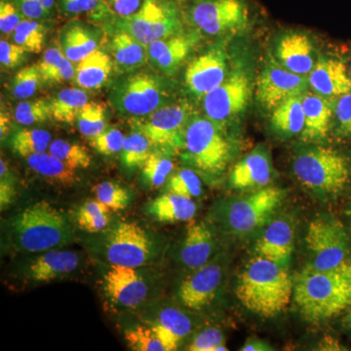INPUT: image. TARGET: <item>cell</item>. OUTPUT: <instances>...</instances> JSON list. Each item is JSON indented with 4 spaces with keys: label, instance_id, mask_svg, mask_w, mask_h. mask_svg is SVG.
Returning <instances> with one entry per match:
<instances>
[{
    "label": "cell",
    "instance_id": "1",
    "mask_svg": "<svg viewBox=\"0 0 351 351\" xmlns=\"http://www.w3.org/2000/svg\"><path fill=\"white\" fill-rule=\"evenodd\" d=\"M294 299L307 321L331 319L351 304V261L330 269L307 265L294 279Z\"/></svg>",
    "mask_w": 351,
    "mask_h": 351
},
{
    "label": "cell",
    "instance_id": "2",
    "mask_svg": "<svg viewBox=\"0 0 351 351\" xmlns=\"http://www.w3.org/2000/svg\"><path fill=\"white\" fill-rule=\"evenodd\" d=\"M237 295L248 311L271 318L288 308L294 295V280L286 267L257 256L240 274Z\"/></svg>",
    "mask_w": 351,
    "mask_h": 351
},
{
    "label": "cell",
    "instance_id": "3",
    "mask_svg": "<svg viewBox=\"0 0 351 351\" xmlns=\"http://www.w3.org/2000/svg\"><path fill=\"white\" fill-rule=\"evenodd\" d=\"M10 235L18 250L43 253L71 243V226L63 213L45 200L21 211L10 221Z\"/></svg>",
    "mask_w": 351,
    "mask_h": 351
},
{
    "label": "cell",
    "instance_id": "4",
    "mask_svg": "<svg viewBox=\"0 0 351 351\" xmlns=\"http://www.w3.org/2000/svg\"><path fill=\"white\" fill-rule=\"evenodd\" d=\"M92 240V251L110 265L144 267L158 256L154 235L136 223L121 221Z\"/></svg>",
    "mask_w": 351,
    "mask_h": 351
},
{
    "label": "cell",
    "instance_id": "5",
    "mask_svg": "<svg viewBox=\"0 0 351 351\" xmlns=\"http://www.w3.org/2000/svg\"><path fill=\"white\" fill-rule=\"evenodd\" d=\"M170 90L163 76L145 71L129 73L113 83L110 101L120 114L143 117L167 105Z\"/></svg>",
    "mask_w": 351,
    "mask_h": 351
},
{
    "label": "cell",
    "instance_id": "6",
    "mask_svg": "<svg viewBox=\"0 0 351 351\" xmlns=\"http://www.w3.org/2000/svg\"><path fill=\"white\" fill-rule=\"evenodd\" d=\"M283 199L282 189L265 186L221 203L214 216L228 232L237 235L249 234L271 219Z\"/></svg>",
    "mask_w": 351,
    "mask_h": 351
},
{
    "label": "cell",
    "instance_id": "7",
    "mask_svg": "<svg viewBox=\"0 0 351 351\" xmlns=\"http://www.w3.org/2000/svg\"><path fill=\"white\" fill-rule=\"evenodd\" d=\"M293 169L304 188L323 195L341 193L350 179L346 159L331 149L317 145L302 149L295 156Z\"/></svg>",
    "mask_w": 351,
    "mask_h": 351
},
{
    "label": "cell",
    "instance_id": "8",
    "mask_svg": "<svg viewBox=\"0 0 351 351\" xmlns=\"http://www.w3.org/2000/svg\"><path fill=\"white\" fill-rule=\"evenodd\" d=\"M184 159L210 175L223 172L232 156V147L211 119L191 117L184 133Z\"/></svg>",
    "mask_w": 351,
    "mask_h": 351
},
{
    "label": "cell",
    "instance_id": "9",
    "mask_svg": "<svg viewBox=\"0 0 351 351\" xmlns=\"http://www.w3.org/2000/svg\"><path fill=\"white\" fill-rule=\"evenodd\" d=\"M182 14L176 0H145L133 15L115 18L113 31L128 32L145 46L182 32Z\"/></svg>",
    "mask_w": 351,
    "mask_h": 351
},
{
    "label": "cell",
    "instance_id": "10",
    "mask_svg": "<svg viewBox=\"0 0 351 351\" xmlns=\"http://www.w3.org/2000/svg\"><path fill=\"white\" fill-rule=\"evenodd\" d=\"M186 18L198 31L223 36L247 27L249 9L243 0H193Z\"/></svg>",
    "mask_w": 351,
    "mask_h": 351
},
{
    "label": "cell",
    "instance_id": "11",
    "mask_svg": "<svg viewBox=\"0 0 351 351\" xmlns=\"http://www.w3.org/2000/svg\"><path fill=\"white\" fill-rule=\"evenodd\" d=\"M191 117L188 105L174 104L134 120V126L149 138L152 145L168 154L184 149V133Z\"/></svg>",
    "mask_w": 351,
    "mask_h": 351
},
{
    "label": "cell",
    "instance_id": "12",
    "mask_svg": "<svg viewBox=\"0 0 351 351\" xmlns=\"http://www.w3.org/2000/svg\"><path fill=\"white\" fill-rule=\"evenodd\" d=\"M306 241L313 258L309 265L314 269H334L348 261V237L343 226L337 219H314L308 226Z\"/></svg>",
    "mask_w": 351,
    "mask_h": 351
},
{
    "label": "cell",
    "instance_id": "13",
    "mask_svg": "<svg viewBox=\"0 0 351 351\" xmlns=\"http://www.w3.org/2000/svg\"><path fill=\"white\" fill-rule=\"evenodd\" d=\"M251 95L252 83L248 73L237 69L203 98V107L208 119L217 124L225 123L244 112Z\"/></svg>",
    "mask_w": 351,
    "mask_h": 351
},
{
    "label": "cell",
    "instance_id": "14",
    "mask_svg": "<svg viewBox=\"0 0 351 351\" xmlns=\"http://www.w3.org/2000/svg\"><path fill=\"white\" fill-rule=\"evenodd\" d=\"M308 85L306 75H297L271 62L258 76L256 96L263 108L272 110L287 99L306 93Z\"/></svg>",
    "mask_w": 351,
    "mask_h": 351
},
{
    "label": "cell",
    "instance_id": "15",
    "mask_svg": "<svg viewBox=\"0 0 351 351\" xmlns=\"http://www.w3.org/2000/svg\"><path fill=\"white\" fill-rule=\"evenodd\" d=\"M228 73V54L225 48L215 46L189 64L184 82L191 94L197 98H204L225 82Z\"/></svg>",
    "mask_w": 351,
    "mask_h": 351
},
{
    "label": "cell",
    "instance_id": "16",
    "mask_svg": "<svg viewBox=\"0 0 351 351\" xmlns=\"http://www.w3.org/2000/svg\"><path fill=\"white\" fill-rule=\"evenodd\" d=\"M104 288L108 299L123 308H134L149 295V283L135 267L110 265L104 276Z\"/></svg>",
    "mask_w": 351,
    "mask_h": 351
},
{
    "label": "cell",
    "instance_id": "17",
    "mask_svg": "<svg viewBox=\"0 0 351 351\" xmlns=\"http://www.w3.org/2000/svg\"><path fill=\"white\" fill-rule=\"evenodd\" d=\"M223 280V267L219 263L209 262L182 281L178 297L184 306L199 311L211 304Z\"/></svg>",
    "mask_w": 351,
    "mask_h": 351
},
{
    "label": "cell",
    "instance_id": "18",
    "mask_svg": "<svg viewBox=\"0 0 351 351\" xmlns=\"http://www.w3.org/2000/svg\"><path fill=\"white\" fill-rule=\"evenodd\" d=\"M197 39L195 34H182L158 39L147 46V60L161 73L174 75L181 68Z\"/></svg>",
    "mask_w": 351,
    "mask_h": 351
},
{
    "label": "cell",
    "instance_id": "19",
    "mask_svg": "<svg viewBox=\"0 0 351 351\" xmlns=\"http://www.w3.org/2000/svg\"><path fill=\"white\" fill-rule=\"evenodd\" d=\"M272 179V164L269 152L265 147H258L250 154L235 164L230 182L237 189L265 188Z\"/></svg>",
    "mask_w": 351,
    "mask_h": 351
},
{
    "label": "cell",
    "instance_id": "20",
    "mask_svg": "<svg viewBox=\"0 0 351 351\" xmlns=\"http://www.w3.org/2000/svg\"><path fill=\"white\" fill-rule=\"evenodd\" d=\"M101 39V32L98 27L73 20L64 25L60 32V49L73 64H77L98 49Z\"/></svg>",
    "mask_w": 351,
    "mask_h": 351
},
{
    "label": "cell",
    "instance_id": "21",
    "mask_svg": "<svg viewBox=\"0 0 351 351\" xmlns=\"http://www.w3.org/2000/svg\"><path fill=\"white\" fill-rule=\"evenodd\" d=\"M294 239V228L287 219H274L258 240L256 252L258 256L286 267L292 256Z\"/></svg>",
    "mask_w": 351,
    "mask_h": 351
},
{
    "label": "cell",
    "instance_id": "22",
    "mask_svg": "<svg viewBox=\"0 0 351 351\" xmlns=\"http://www.w3.org/2000/svg\"><path fill=\"white\" fill-rule=\"evenodd\" d=\"M308 83L316 94L341 97L351 92V77L345 64L336 59L321 58L309 73Z\"/></svg>",
    "mask_w": 351,
    "mask_h": 351
},
{
    "label": "cell",
    "instance_id": "23",
    "mask_svg": "<svg viewBox=\"0 0 351 351\" xmlns=\"http://www.w3.org/2000/svg\"><path fill=\"white\" fill-rule=\"evenodd\" d=\"M276 57L281 66L300 75L311 73L316 64L311 39L298 32L285 34L279 39Z\"/></svg>",
    "mask_w": 351,
    "mask_h": 351
},
{
    "label": "cell",
    "instance_id": "24",
    "mask_svg": "<svg viewBox=\"0 0 351 351\" xmlns=\"http://www.w3.org/2000/svg\"><path fill=\"white\" fill-rule=\"evenodd\" d=\"M80 263L75 252L53 249L34 258L29 263L27 274L36 282H50L75 271Z\"/></svg>",
    "mask_w": 351,
    "mask_h": 351
},
{
    "label": "cell",
    "instance_id": "25",
    "mask_svg": "<svg viewBox=\"0 0 351 351\" xmlns=\"http://www.w3.org/2000/svg\"><path fill=\"white\" fill-rule=\"evenodd\" d=\"M304 126L301 135L306 142H318L327 137L332 117V107L326 97L306 93L302 97Z\"/></svg>",
    "mask_w": 351,
    "mask_h": 351
},
{
    "label": "cell",
    "instance_id": "26",
    "mask_svg": "<svg viewBox=\"0 0 351 351\" xmlns=\"http://www.w3.org/2000/svg\"><path fill=\"white\" fill-rule=\"evenodd\" d=\"M214 246L213 234L207 225L191 223L180 252L182 265L193 270L199 269L211 260Z\"/></svg>",
    "mask_w": 351,
    "mask_h": 351
},
{
    "label": "cell",
    "instance_id": "27",
    "mask_svg": "<svg viewBox=\"0 0 351 351\" xmlns=\"http://www.w3.org/2000/svg\"><path fill=\"white\" fill-rule=\"evenodd\" d=\"M110 40V50L117 71L130 73L144 66L147 60V46L138 41L128 32L113 31Z\"/></svg>",
    "mask_w": 351,
    "mask_h": 351
},
{
    "label": "cell",
    "instance_id": "28",
    "mask_svg": "<svg viewBox=\"0 0 351 351\" xmlns=\"http://www.w3.org/2000/svg\"><path fill=\"white\" fill-rule=\"evenodd\" d=\"M147 212L160 223L189 221L195 218L196 204L191 198L168 191L152 201L147 206Z\"/></svg>",
    "mask_w": 351,
    "mask_h": 351
},
{
    "label": "cell",
    "instance_id": "29",
    "mask_svg": "<svg viewBox=\"0 0 351 351\" xmlns=\"http://www.w3.org/2000/svg\"><path fill=\"white\" fill-rule=\"evenodd\" d=\"M152 327L162 339L166 351H172L177 350L182 339L191 334L193 321L181 309L169 306L159 313Z\"/></svg>",
    "mask_w": 351,
    "mask_h": 351
},
{
    "label": "cell",
    "instance_id": "30",
    "mask_svg": "<svg viewBox=\"0 0 351 351\" xmlns=\"http://www.w3.org/2000/svg\"><path fill=\"white\" fill-rule=\"evenodd\" d=\"M113 68L112 58L105 51L95 50L75 68V82L82 89L97 90L105 85Z\"/></svg>",
    "mask_w": 351,
    "mask_h": 351
},
{
    "label": "cell",
    "instance_id": "31",
    "mask_svg": "<svg viewBox=\"0 0 351 351\" xmlns=\"http://www.w3.org/2000/svg\"><path fill=\"white\" fill-rule=\"evenodd\" d=\"M302 97L304 95L289 98L272 110L270 122L272 128L277 133L285 137H292L301 134L304 130V112Z\"/></svg>",
    "mask_w": 351,
    "mask_h": 351
},
{
    "label": "cell",
    "instance_id": "32",
    "mask_svg": "<svg viewBox=\"0 0 351 351\" xmlns=\"http://www.w3.org/2000/svg\"><path fill=\"white\" fill-rule=\"evenodd\" d=\"M27 162L34 172L48 181L64 186H73L77 182L76 170L69 167L50 152H41L27 157Z\"/></svg>",
    "mask_w": 351,
    "mask_h": 351
},
{
    "label": "cell",
    "instance_id": "33",
    "mask_svg": "<svg viewBox=\"0 0 351 351\" xmlns=\"http://www.w3.org/2000/svg\"><path fill=\"white\" fill-rule=\"evenodd\" d=\"M73 62L64 56L60 48L46 50L38 66L43 82L62 83L75 80V68Z\"/></svg>",
    "mask_w": 351,
    "mask_h": 351
},
{
    "label": "cell",
    "instance_id": "34",
    "mask_svg": "<svg viewBox=\"0 0 351 351\" xmlns=\"http://www.w3.org/2000/svg\"><path fill=\"white\" fill-rule=\"evenodd\" d=\"M87 103L88 96L84 89L68 88L60 91L51 100V114L57 121L73 124Z\"/></svg>",
    "mask_w": 351,
    "mask_h": 351
},
{
    "label": "cell",
    "instance_id": "35",
    "mask_svg": "<svg viewBox=\"0 0 351 351\" xmlns=\"http://www.w3.org/2000/svg\"><path fill=\"white\" fill-rule=\"evenodd\" d=\"M52 136L41 129H22L11 138V149L18 156L27 157L45 152L49 149Z\"/></svg>",
    "mask_w": 351,
    "mask_h": 351
},
{
    "label": "cell",
    "instance_id": "36",
    "mask_svg": "<svg viewBox=\"0 0 351 351\" xmlns=\"http://www.w3.org/2000/svg\"><path fill=\"white\" fill-rule=\"evenodd\" d=\"M110 210L98 200H90L78 208L76 223L88 233H100L107 230L110 221Z\"/></svg>",
    "mask_w": 351,
    "mask_h": 351
},
{
    "label": "cell",
    "instance_id": "37",
    "mask_svg": "<svg viewBox=\"0 0 351 351\" xmlns=\"http://www.w3.org/2000/svg\"><path fill=\"white\" fill-rule=\"evenodd\" d=\"M15 43L27 52L39 53L43 50L46 38V27L36 19H23L13 32Z\"/></svg>",
    "mask_w": 351,
    "mask_h": 351
},
{
    "label": "cell",
    "instance_id": "38",
    "mask_svg": "<svg viewBox=\"0 0 351 351\" xmlns=\"http://www.w3.org/2000/svg\"><path fill=\"white\" fill-rule=\"evenodd\" d=\"M149 138L140 131L133 132L124 138L121 149L122 163L127 168L142 167L152 154Z\"/></svg>",
    "mask_w": 351,
    "mask_h": 351
},
{
    "label": "cell",
    "instance_id": "39",
    "mask_svg": "<svg viewBox=\"0 0 351 351\" xmlns=\"http://www.w3.org/2000/svg\"><path fill=\"white\" fill-rule=\"evenodd\" d=\"M78 129L86 138H94L107 129L106 107L97 101H88L78 113Z\"/></svg>",
    "mask_w": 351,
    "mask_h": 351
},
{
    "label": "cell",
    "instance_id": "40",
    "mask_svg": "<svg viewBox=\"0 0 351 351\" xmlns=\"http://www.w3.org/2000/svg\"><path fill=\"white\" fill-rule=\"evenodd\" d=\"M173 170L174 163L167 154L163 152H152L142 166L143 179L145 184L151 188H159L166 182Z\"/></svg>",
    "mask_w": 351,
    "mask_h": 351
},
{
    "label": "cell",
    "instance_id": "41",
    "mask_svg": "<svg viewBox=\"0 0 351 351\" xmlns=\"http://www.w3.org/2000/svg\"><path fill=\"white\" fill-rule=\"evenodd\" d=\"M51 154L61 159L63 162L73 169H86L91 164V157L87 149L82 145L71 143L69 141L55 140L51 143L49 149Z\"/></svg>",
    "mask_w": 351,
    "mask_h": 351
},
{
    "label": "cell",
    "instance_id": "42",
    "mask_svg": "<svg viewBox=\"0 0 351 351\" xmlns=\"http://www.w3.org/2000/svg\"><path fill=\"white\" fill-rule=\"evenodd\" d=\"M16 121L22 125H32L46 121L51 114V101L46 99L25 101L20 103L14 112Z\"/></svg>",
    "mask_w": 351,
    "mask_h": 351
},
{
    "label": "cell",
    "instance_id": "43",
    "mask_svg": "<svg viewBox=\"0 0 351 351\" xmlns=\"http://www.w3.org/2000/svg\"><path fill=\"white\" fill-rule=\"evenodd\" d=\"M127 345L135 351H166L162 339L154 327L138 326L125 332Z\"/></svg>",
    "mask_w": 351,
    "mask_h": 351
},
{
    "label": "cell",
    "instance_id": "44",
    "mask_svg": "<svg viewBox=\"0 0 351 351\" xmlns=\"http://www.w3.org/2000/svg\"><path fill=\"white\" fill-rule=\"evenodd\" d=\"M96 199L103 203L110 211L124 210L130 203V195L126 189L113 182H103L93 189Z\"/></svg>",
    "mask_w": 351,
    "mask_h": 351
},
{
    "label": "cell",
    "instance_id": "45",
    "mask_svg": "<svg viewBox=\"0 0 351 351\" xmlns=\"http://www.w3.org/2000/svg\"><path fill=\"white\" fill-rule=\"evenodd\" d=\"M41 80L38 64L25 66L14 76L11 83V92L17 100L31 98L38 91Z\"/></svg>",
    "mask_w": 351,
    "mask_h": 351
},
{
    "label": "cell",
    "instance_id": "46",
    "mask_svg": "<svg viewBox=\"0 0 351 351\" xmlns=\"http://www.w3.org/2000/svg\"><path fill=\"white\" fill-rule=\"evenodd\" d=\"M168 191L184 196V197H199L202 195V182L195 171L182 169L170 178L167 184Z\"/></svg>",
    "mask_w": 351,
    "mask_h": 351
},
{
    "label": "cell",
    "instance_id": "47",
    "mask_svg": "<svg viewBox=\"0 0 351 351\" xmlns=\"http://www.w3.org/2000/svg\"><path fill=\"white\" fill-rule=\"evenodd\" d=\"M189 350L226 351L225 335L219 328H205L196 335L189 346Z\"/></svg>",
    "mask_w": 351,
    "mask_h": 351
},
{
    "label": "cell",
    "instance_id": "48",
    "mask_svg": "<svg viewBox=\"0 0 351 351\" xmlns=\"http://www.w3.org/2000/svg\"><path fill=\"white\" fill-rule=\"evenodd\" d=\"M124 138L121 131L117 128H107L96 137L89 138L90 145L104 156H112L121 152Z\"/></svg>",
    "mask_w": 351,
    "mask_h": 351
},
{
    "label": "cell",
    "instance_id": "49",
    "mask_svg": "<svg viewBox=\"0 0 351 351\" xmlns=\"http://www.w3.org/2000/svg\"><path fill=\"white\" fill-rule=\"evenodd\" d=\"M59 4L62 11L69 15L90 13L98 18H103L107 14H112L103 0H59Z\"/></svg>",
    "mask_w": 351,
    "mask_h": 351
},
{
    "label": "cell",
    "instance_id": "50",
    "mask_svg": "<svg viewBox=\"0 0 351 351\" xmlns=\"http://www.w3.org/2000/svg\"><path fill=\"white\" fill-rule=\"evenodd\" d=\"M24 15L21 12L17 2L12 0L0 1V31L2 34H13Z\"/></svg>",
    "mask_w": 351,
    "mask_h": 351
},
{
    "label": "cell",
    "instance_id": "51",
    "mask_svg": "<svg viewBox=\"0 0 351 351\" xmlns=\"http://www.w3.org/2000/svg\"><path fill=\"white\" fill-rule=\"evenodd\" d=\"M27 51L17 43L0 41V63L5 69H15L24 63Z\"/></svg>",
    "mask_w": 351,
    "mask_h": 351
},
{
    "label": "cell",
    "instance_id": "52",
    "mask_svg": "<svg viewBox=\"0 0 351 351\" xmlns=\"http://www.w3.org/2000/svg\"><path fill=\"white\" fill-rule=\"evenodd\" d=\"M145 0H103L108 10L115 17L124 18L133 15L142 7Z\"/></svg>",
    "mask_w": 351,
    "mask_h": 351
},
{
    "label": "cell",
    "instance_id": "53",
    "mask_svg": "<svg viewBox=\"0 0 351 351\" xmlns=\"http://www.w3.org/2000/svg\"><path fill=\"white\" fill-rule=\"evenodd\" d=\"M8 167L3 159L0 160V178H1V182H0V206L1 209L6 208L13 202L15 198V188L12 180L8 179Z\"/></svg>",
    "mask_w": 351,
    "mask_h": 351
},
{
    "label": "cell",
    "instance_id": "54",
    "mask_svg": "<svg viewBox=\"0 0 351 351\" xmlns=\"http://www.w3.org/2000/svg\"><path fill=\"white\" fill-rule=\"evenodd\" d=\"M335 113L341 130L351 134V92L339 97Z\"/></svg>",
    "mask_w": 351,
    "mask_h": 351
},
{
    "label": "cell",
    "instance_id": "55",
    "mask_svg": "<svg viewBox=\"0 0 351 351\" xmlns=\"http://www.w3.org/2000/svg\"><path fill=\"white\" fill-rule=\"evenodd\" d=\"M21 12L27 19H45L49 14L43 8L39 0H16Z\"/></svg>",
    "mask_w": 351,
    "mask_h": 351
},
{
    "label": "cell",
    "instance_id": "56",
    "mask_svg": "<svg viewBox=\"0 0 351 351\" xmlns=\"http://www.w3.org/2000/svg\"><path fill=\"white\" fill-rule=\"evenodd\" d=\"M242 351H269L274 350V348L265 343V341L260 339H248L244 346L241 348Z\"/></svg>",
    "mask_w": 351,
    "mask_h": 351
},
{
    "label": "cell",
    "instance_id": "57",
    "mask_svg": "<svg viewBox=\"0 0 351 351\" xmlns=\"http://www.w3.org/2000/svg\"><path fill=\"white\" fill-rule=\"evenodd\" d=\"M9 129H10V117L6 112H1V115H0V137H1V140L5 137Z\"/></svg>",
    "mask_w": 351,
    "mask_h": 351
},
{
    "label": "cell",
    "instance_id": "58",
    "mask_svg": "<svg viewBox=\"0 0 351 351\" xmlns=\"http://www.w3.org/2000/svg\"><path fill=\"white\" fill-rule=\"evenodd\" d=\"M39 1L43 4V8L51 15L53 9H54L55 3H56V0H39Z\"/></svg>",
    "mask_w": 351,
    "mask_h": 351
},
{
    "label": "cell",
    "instance_id": "59",
    "mask_svg": "<svg viewBox=\"0 0 351 351\" xmlns=\"http://www.w3.org/2000/svg\"><path fill=\"white\" fill-rule=\"evenodd\" d=\"M346 325H348V326L351 329V304L350 306L348 307V315H346Z\"/></svg>",
    "mask_w": 351,
    "mask_h": 351
},
{
    "label": "cell",
    "instance_id": "60",
    "mask_svg": "<svg viewBox=\"0 0 351 351\" xmlns=\"http://www.w3.org/2000/svg\"><path fill=\"white\" fill-rule=\"evenodd\" d=\"M350 77H351V62H350Z\"/></svg>",
    "mask_w": 351,
    "mask_h": 351
},
{
    "label": "cell",
    "instance_id": "61",
    "mask_svg": "<svg viewBox=\"0 0 351 351\" xmlns=\"http://www.w3.org/2000/svg\"><path fill=\"white\" fill-rule=\"evenodd\" d=\"M176 1H179V0H176Z\"/></svg>",
    "mask_w": 351,
    "mask_h": 351
},
{
    "label": "cell",
    "instance_id": "62",
    "mask_svg": "<svg viewBox=\"0 0 351 351\" xmlns=\"http://www.w3.org/2000/svg\"><path fill=\"white\" fill-rule=\"evenodd\" d=\"M350 226H351V221H350Z\"/></svg>",
    "mask_w": 351,
    "mask_h": 351
}]
</instances>
